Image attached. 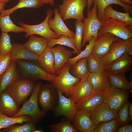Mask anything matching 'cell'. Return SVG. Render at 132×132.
Wrapping results in <instances>:
<instances>
[{
  "instance_id": "52a82bcc",
  "label": "cell",
  "mask_w": 132,
  "mask_h": 132,
  "mask_svg": "<svg viewBox=\"0 0 132 132\" xmlns=\"http://www.w3.org/2000/svg\"><path fill=\"white\" fill-rule=\"evenodd\" d=\"M70 66L67 63L64 66L51 84L57 90L68 96H70L73 86L80 80L70 73Z\"/></svg>"
},
{
  "instance_id": "f35d334b",
  "label": "cell",
  "mask_w": 132,
  "mask_h": 132,
  "mask_svg": "<svg viewBox=\"0 0 132 132\" xmlns=\"http://www.w3.org/2000/svg\"><path fill=\"white\" fill-rule=\"evenodd\" d=\"M96 40L95 37H92L91 39L88 42V44L86 45L85 49L83 50L77 56L69 58L67 63L71 66L75 64L78 60L88 57L91 54Z\"/></svg>"
},
{
  "instance_id": "74e56055",
  "label": "cell",
  "mask_w": 132,
  "mask_h": 132,
  "mask_svg": "<svg viewBox=\"0 0 132 132\" xmlns=\"http://www.w3.org/2000/svg\"><path fill=\"white\" fill-rule=\"evenodd\" d=\"M12 47L10 35L8 33L2 32L0 36V55L10 54Z\"/></svg>"
},
{
  "instance_id": "d6a6232c",
  "label": "cell",
  "mask_w": 132,
  "mask_h": 132,
  "mask_svg": "<svg viewBox=\"0 0 132 132\" xmlns=\"http://www.w3.org/2000/svg\"><path fill=\"white\" fill-rule=\"evenodd\" d=\"M0 28L2 32H9L20 33L25 32V30L22 27L15 24L11 19L10 15H0Z\"/></svg>"
},
{
  "instance_id": "ffe728a7",
  "label": "cell",
  "mask_w": 132,
  "mask_h": 132,
  "mask_svg": "<svg viewBox=\"0 0 132 132\" xmlns=\"http://www.w3.org/2000/svg\"><path fill=\"white\" fill-rule=\"evenodd\" d=\"M51 49L54 58L55 75L57 76L60 70L67 63L73 52L61 45L53 47Z\"/></svg>"
},
{
  "instance_id": "f546056e",
  "label": "cell",
  "mask_w": 132,
  "mask_h": 132,
  "mask_svg": "<svg viewBox=\"0 0 132 132\" xmlns=\"http://www.w3.org/2000/svg\"><path fill=\"white\" fill-rule=\"evenodd\" d=\"M104 15L105 19H116L132 26V18L130 14L128 12L123 13L117 11L113 8L111 5H109L105 8Z\"/></svg>"
},
{
  "instance_id": "f907efd6",
  "label": "cell",
  "mask_w": 132,
  "mask_h": 132,
  "mask_svg": "<svg viewBox=\"0 0 132 132\" xmlns=\"http://www.w3.org/2000/svg\"><path fill=\"white\" fill-rule=\"evenodd\" d=\"M10 0H0V2L5 3H7Z\"/></svg>"
},
{
  "instance_id": "5bb4252c",
  "label": "cell",
  "mask_w": 132,
  "mask_h": 132,
  "mask_svg": "<svg viewBox=\"0 0 132 132\" xmlns=\"http://www.w3.org/2000/svg\"><path fill=\"white\" fill-rule=\"evenodd\" d=\"M104 92L94 90L90 94L76 103L77 110L89 112L93 110L104 102Z\"/></svg>"
},
{
  "instance_id": "484cf974",
  "label": "cell",
  "mask_w": 132,
  "mask_h": 132,
  "mask_svg": "<svg viewBox=\"0 0 132 132\" xmlns=\"http://www.w3.org/2000/svg\"><path fill=\"white\" fill-rule=\"evenodd\" d=\"M93 3L97 6L98 9L97 17L101 22L105 20L104 11L106 7L109 5L115 4L120 5L122 7L126 12L132 15V5L123 3L118 0H93Z\"/></svg>"
},
{
  "instance_id": "e0dca14e",
  "label": "cell",
  "mask_w": 132,
  "mask_h": 132,
  "mask_svg": "<svg viewBox=\"0 0 132 132\" xmlns=\"http://www.w3.org/2000/svg\"><path fill=\"white\" fill-rule=\"evenodd\" d=\"M78 132H93L96 127L90 117L89 112L77 110L72 122Z\"/></svg>"
},
{
  "instance_id": "8992f818",
  "label": "cell",
  "mask_w": 132,
  "mask_h": 132,
  "mask_svg": "<svg viewBox=\"0 0 132 132\" xmlns=\"http://www.w3.org/2000/svg\"><path fill=\"white\" fill-rule=\"evenodd\" d=\"M98 9L97 5L94 4L92 8L88 11L87 17L84 18L83 36L82 42V48L87 42H88L92 37L96 39L98 33L102 23V22L98 17Z\"/></svg>"
},
{
  "instance_id": "3957f363",
  "label": "cell",
  "mask_w": 132,
  "mask_h": 132,
  "mask_svg": "<svg viewBox=\"0 0 132 132\" xmlns=\"http://www.w3.org/2000/svg\"><path fill=\"white\" fill-rule=\"evenodd\" d=\"M87 5V0H63L57 9L63 20L72 19L83 22L84 10Z\"/></svg>"
},
{
  "instance_id": "7c38bea8",
  "label": "cell",
  "mask_w": 132,
  "mask_h": 132,
  "mask_svg": "<svg viewBox=\"0 0 132 132\" xmlns=\"http://www.w3.org/2000/svg\"><path fill=\"white\" fill-rule=\"evenodd\" d=\"M58 94L57 103L53 110L56 116L62 115L72 122L74 117L77 110L76 103L70 97H65L60 91L57 90Z\"/></svg>"
},
{
  "instance_id": "6da1fadb",
  "label": "cell",
  "mask_w": 132,
  "mask_h": 132,
  "mask_svg": "<svg viewBox=\"0 0 132 132\" xmlns=\"http://www.w3.org/2000/svg\"><path fill=\"white\" fill-rule=\"evenodd\" d=\"M16 61L20 77L22 78L34 81L42 80L52 82L56 76L47 72L37 62L20 60Z\"/></svg>"
},
{
  "instance_id": "44dd1931",
  "label": "cell",
  "mask_w": 132,
  "mask_h": 132,
  "mask_svg": "<svg viewBox=\"0 0 132 132\" xmlns=\"http://www.w3.org/2000/svg\"><path fill=\"white\" fill-rule=\"evenodd\" d=\"M19 106L6 91L0 93V112L6 116L12 117L18 111Z\"/></svg>"
},
{
  "instance_id": "277c9868",
  "label": "cell",
  "mask_w": 132,
  "mask_h": 132,
  "mask_svg": "<svg viewBox=\"0 0 132 132\" xmlns=\"http://www.w3.org/2000/svg\"><path fill=\"white\" fill-rule=\"evenodd\" d=\"M109 33L122 39L132 38V26L121 21L112 19H106L102 22L98 36Z\"/></svg>"
},
{
  "instance_id": "60d3db41",
  "label": "cell",
  "mask_w": 132,
  "mask_h": 132,
  "mask_svg": "<svg viewBox=\"0 0 132 132\" xmlns=\"http://www.w3.org/2000/svg\"><path fill=\"white\" fill-rule=\"evenodd\" d=\"M88 66L90 73L97 72L104 69L100 58L90 54L87 57Z\"/></svg>"
},
{
  "instance_id": "f1b7e54d",
  "label": "cell",
  "mask_w": 132,
  "mask_h": 132,
  "mask_svg": "<svg viewBox=\"0 0 132 132\" xmlns=\"http://www.w3.org/2000/svg\"><path fill=\"white\" fill-rule=\"evenodd\" d=\"M45 3L44 0H20L18 3L13 7L7 10L3 9L0 12V15H10L16 10L24 8H37L43 6Z\"/></svg>"
},
{
  "instance_id": "1f68e13d",
  "label": "cell",
  "mask_w": 132,
  "mask_h": 132,
  "mask_svg": "<svg viewBox=\"0 0 132 132\" xmlns=\"http://www.w3.org/2000/svg\"><path fill=\"white\" fill-rule=\"evenodd\" d=\"M33 121V119L27 115L10 117L3 114L0 112V130L14 124H21L24 122Z\"/></svg>"
},
{
  "instance_id": "8fae6325",
  "label": "cell",
  "mask_w": 132,
  "mask_h": 132,
  "mask_svg": "<svg viewBox=\"0 0 132 132\" xmlns=\"http://www.w3.org/2000/svg\"><path fill=\"white\" fill-rule=\"evenodd\" d=\"M132 47V38L127 40L121 39L111 44L109 52L106 55L100 58L104 67L108 65L121 57Z\"/></svg>"
},
{
  "instance_id": "4fadbf2b",
  "label": "cell",
  "mask_w": 132,
  "mask_h": 132,
  "mask_svg": "<svg viewBox=\"0 0 132 132\" xmlns=\"http://www.w3.org/2000/svg\"><path fill=\"white\" fill-rule=\"evenodd\" d=\"M121 39L109 33L99 36L95 42L91 54L99 58H101L108 53L112 43Z\"/></svg>"
},
{
  "instance_id": "ba28073f",
  "label": "cell",
  "mask_w": 132,
  "mask_h": 132,
  "mask_svg": "<svg viewBox=\"0 0 132 132\" xmlns=\"http://www.w3.org/2000/svg\"><path fill=\"white\" fill-rule=\"evenodd\" d=\"M47 16L44 20L41 23L36 25H31L22 22L19 24L25 30V38H27L33 34H37L48 39L59 38L57 34L50 28L48 23L49 19L53 14V11L49 9L46 12Z\"/></svg>"
},
{
  "instance_id": "cb8c5ba5",
  "label": "cell",
  "mask_w": 132,
  "mask_h": 132,
  "mask_svg": "<svg viewBox=\"0 0 132 132\" xmlns=\"http://www.w3.org/2000/svg\"><path fill=\"white\" fill-rule=\"evenodd\" d=\"M10 55L12 61L24 60L37 61L39 56L32 52L23 45L16 43L13 44Z\"/></svg>"
},
{
  "instance_id": "681fc988",
  "label": "cell",
  "mask_w": 132,
  "mask_h": 132,
  "mask_svg": "<svg viewBox=\"0 0 132 132\" xmlns=\"http://www.w3.org/2000/svg\"><path fill=\"white\" fill-rule=\"evenodd\" d=\"M6 4V3L0 2V12L2 10L4 9Z\"/></svg>"
},
{
  "instance_id": "9a60e30c",
  "label": "cell",
  "mask_w": 132,
  "mask_h": 132,
  "mask_svg": "<svg viewBox=\"0 0 132 132\" xmlns=\"http://www.w3.org/2000/svg\"><path fill=\"white\" fill-rule=\"evenodd\" d=\"M118 112L111 109L103 102L97 108L89 112L90 119L96 126L100 122L118 118Z\"/></svg>"
},
{
  "instance_id": "ee69618b",
  "label": "cell",
  "mask_w": 132,
  "mask_h": 132,
  "mask_svg": "<svg viewBox=\"0 0 132 132\" xmlns=\"http://www.w3.org/2000/svg\"><path fill=\"white\" fill-rule=\"evenodd\" d=\"M116 132H132V124L129 123L121 125Z\"/></svg>"
},
{
  "instance_id": "e575fe53",
  "label": "cell",
  "mask_w": 132,
  "mask_h": 132,
  "mask_svg": "<svg viewBox=\"0 0 132 132\" xmlns=\"http://www.w3.org/2000/svg\"><path fill=\"white\" fill-rule=\"evenodd\" d=\"M71 121L66 118L62 119L60 122L49 125L51 132H77V130Z\"/></svg>"
},
{
  "instance_id": "5b68a950",
  "label": "cell",
  "mask_w": 132,
  "mask_h": 132,
  "mask_svg": "<svg viewBox=\"0 0 132 132\" xmlns=\"http://www.w3.org/2000/svg\"><path fill=\"white\" fill-rule=\"evenodd\" d=\"M36 84L35 81L20 77L5 91L20 106L31 94Z\"/></svg>"
},
{
  "instance_id": "9c48e42d",
  "label": "cell",
  "mask_w": 132,
  "mask_h": 132,
  "mask_svg": "<svg viewBox=\"0 0 132 132\" xmlns=\"http://www.w3.org/2000/svg\"><path fill=\"white\" fill-rule=\"evenodd\" d=\"M51 84H46L41 86L38 92V100L42 110L46 113L53 110L56 105V99L58 97Z\"/></svg>"
},
{
  "instance_id": "d6986e66",
  "label": "cell",
  "mask_w": 132,
  "mask_h": 132,
  "mask_svg": "<svg viewBox=\"0 0 132 132\" xmlns=\"http://www.w3.org/2000/svg\"><path fill=\"white\" fill-rule=\"evenodd\" d=\"M94 90L87 77H85L80 79L73 86L70 96L76 103L90 94Z\"/></svg>"
},
{
  "instance_id": "ac0fdd59",
  "label": "cell",
  "mask_w": 132,
  "mask_h": 132,
  "mask_svg": "<svg viewBox=\"0 0 132 132\" xmlns=\"http://www.w3.org/2000/svg\"><path fill=\"white\" fill-rule=\"evenodd\" d=\"M54 16L53 18H50L48 23L50 29L54 32L59 37L63 35L69 37L74 38L75 33L70 30L66 25L59 13L57 8H54Z\"/></svg>"
},
{
  "instance_id": "7bdbcfd3",
  "label": "cell",
  "mask_w": 132,
  "mask_h": 132,
  "mask_svg": "<svg viewBox=\"0 0 132 132\" xmlns=\"http://www.w3.org/2000/svg\"><path fill=\"white\" fill-rule=\"evenodd\" d=\"M12 61L10 54L0 55V77L8 69Z\"/></svg>"
},
{
  "instance_id": "bcb514c9",
  "label": "cell",
  "mask_w": 132,
  "mask_h": 132,
  "mask_svg": "<svg viewBox=\"0 0 132 132\" xmlns=\"http://www.w3.org/2000/svg\"><path fill=\"white\" fill-rule=\"evenodd\" d=\"M121 2L126 4L132 5V0H118Z\"/></svg>"
},
{
  "instance_id": "f5cc1de1",
  "label": "cell",
  "mask_w": 132,
  "mask_h": 132,
  "mask_svg": "<svg viewBox=\"0 0 132 132\" xmlns=\"http://www.w3.org/2000/svg\"></svg>"
},
{
  "instance_id": "7402d4cb",
  "label": "cell",
  "mask_w": 132,
  "mask_h": 132,
  "mask_svg": "<svg viewBox=\"0 0 132 132\" xmlns=\"http://www.w3.org/2000/svg\"><path fill=\"white\" fill-rule=\"evenodd\" d=\"M87 78L95 90L104 92L111 86L107 73L104 69L96 73H90Z\"/></svg>"
},
{
  "instance_id": "c3c4849f",
  "label": "cell",
  "mask_w": 132,
  "mask_h": 132,
  "mask_svg": "<svg viewBox=\"0 0 132 132\" xmlns=\"http://www.w3.org/2000/svg\"><path fill=\"white\" fill-rule=\"evenodd\" d=\"M45 3H49L50 5H53L54 4L53 0H44Z\"/></svg>"
},
{
  "instance_id": "8d00e7d4",
  "label": "cell",
  "mask_w": 132,
  "mask_h": 132,
  "mask_svg": "<svg viewBox=\"0 0 132 132\" xmlns=\"http://www.w3.org/2000/svg\"><path fill=\"white\" fill-rule=\"evenodd\" d=\"M35 124L33 121L20 125L14 124L1 129L0 132H35Z\"/></svg>"
},
{
  "instance_id": "816d5d0a",
  "label": "cell",
  "mask_w": 132,
  "mask_h": 132,
  "mask_svg": "<svg viewBox=\"0 0 132 132\" xmlns=\"http://www.w3.org/2000/svg\"><path fill=\"white\" fill-rule=\"evenodd\" d=\"M43 131L42 130H36L35 132H43Z\"/></svg>"
},
{
  "instance_id": "d4e9b609",
  "label": "cell",
  "mask_w": 132,
  "mask_h": 132,
  "mask_svg": "<svg viewBox=\"0 0 132 132\" xmlns=\"http://www.w3.org/2000/svg\"><path fill=\"white\" fill-rule=\"evenodd\" d=\"M29 37L28 41L23 45L29 51L39 56L48 46V39L43 37H38L34 34Z\"/></svg>"
},
{
  "instance_id": "d590c367",
  "label": "cell",
  "mask_w": 132,
  "mask_h": 132,
  "mask_svg": "<svg viewBox=\"0 0 132 132\" xmlns=\"http://www.w3.org/2000/svg\"><path fill=\"white\" fill-rule=\"evenodd\" d=\"M121 125L118 118L99 123L94 129L93 132H115Z\"/></svg>"
},
{
  "instance_id": "7dc6e473",
  "label": "cell",
  "mask_w": 132,
  "mask_h": 132,
  "mask_svg": "<svg viewBox=\"0 0 132 132\" xmlns=\"http://www.w3.org/2000/svg\"><path fill=\"white\" fill-rule=\"evenodd\" d=\"M87 10L88 11L90 10L92 5L93 4V0H87Z\"/></svg>"
},
{
  "instance_id": "f6af8a7d",
  "label": "cell",
  "mask_w": 132,
  "mask_h": 132,
  "mask_svg": "<svg viewBox=\"0 0 132 132\" xmlns=\"http://www.w3.org/2000/svg\"><path fill=\"white\" fill-rule=\"evenodd\" d=\"M129 120L131 122L132 120V103L130 102L129 104Z\"/></svg>"
},
{
  "instance_id": "ab89813d",
  "label": "cell",
  "mask_w": 132,
  "mask_h": 132,
  "mask_svg": "<svg viewBox=\"0 0 132 132\" xmlns=\"http://www.w3.org/2000/svg\"><path fill=\"white\" fill-rule=\"evenodd\" d=\"M75 25L76 33L74 40L76 48L80 53L82 51L81 45L83 36V22L76 20L75 22Z\"/></svg>"
},
{
  "instance_id": "2e32d148",
  "label": "cell",
  "mask_w": 132,
  "mask_h": 132,
  "mask_svg": "<svg viewBox=\"0 0 132 132\" xmlns=\"http://www.w3.org/2000/svg\"><path fill=\"white\" fill-rule=\"evenodd\" d=\"M132 57L126 52L110 65L104 67L107 73H125L131 70Z\"/></svg>"
},
{
  "instance_id": "4316f807",
  "label": "cell",
  "mask_w": 132,
  "mask_h": 132,
  "mask_svg": "<svg viewBox=\"0 0 132 132\" xmlns=\"http://www.w3.org/2000/svg\"><path fill=\"white\" fill-rule=\"evenodd\" d=\"M37 62L47 72L50 74L55 75L54 58L51 48L48 46L44 52L39 56Z\"/></svg>"
},
{
  "instance_id": "603a6c76",
  "label": "cell",
  "mask_w": 132,
  "mask_h": 132,
  "mask_svg": "<svg viewBox=\"0 0 132 132\" xmlns=\"http://www.w3.org/2000/svg\"><path fill=\"white\" fill-rule=\"evenodd\" d=\"M20 77L16 61H12L8 69L0 77V93L7 89Z\"/></svg>"
},
{
  "instance_id": "b9f144b4",
  "label": "cell",
  "mask_w": 132,
  "mask_h": 132,
  "mask_svg": "<svg viewBox=\"0 0 132 132\" xmlns=\"http://www.w3.org/2000/svg\"><path fill=\"white\" fill-rule=\"evenodd\" d=\"M129 102L128 100L118 111V119L121 125L129 123L130 122L129 113Z\"/></svg>"
},
{
  "instance_id": "7a4b0ae2",
  "label": "cell",
  "mask_w": 132,
  "mask_h": 132,
  "mask_svg": "<svg viewBox=\"0 0 132 132\" xmlns=\"http://www.w3.org/2000/svg\"><path fill=\"white\" fill-rule=\"evenodd\" d=\"M42 85V83L40 82L36 84L30 97L24 102L21 108L12 117L27 115L31 117L36 123L44 117L45 113L40 109L38 103V93Z\"/></svg>"
},
{
  "instance_id": "83f0119b",
  "label": "cell",
  "mask_w": 132,
  "mask_h": 132,
  "mask_svg": "<svg viewBox=\"0 0 132 132\" xmlns=\"http://www.w3.org/2000/svg\"><path fill=\"white\" fill-rule=\"evenodd\" d=\"M111 86L132 92V82L126 79L125 73H107Z\"/></svg>"
},
{
  "instance_id": "4dcf8cb0",
  "label": "cell",
  "mask_w": 132,
  "mask_h": 132,
  "mask_svg": "<svg viewBox=\"0 0 132 132\" xmlns=\"http://www.w3.org/2000/svg\"><path fill=\"white\" fill-rule=\"evenodd\" d=\"M69 71L73 76L80 79L87 77L90 72L88 68L87 58L81 59L71 66Z\"/></svg>"
},
{
  "instance_id": "836d02e7",
  "label": "cell",
  "mask_w": 132,
  "mask_h": 132,
  "mask_svg": "<svg viewBox=\"0 0 132 132\" xmlns=\"http://www.w3.org/2000/svg\"><path fill=\"white\" fill-rule=\"evenodd\" d=\"M56 44L65 45L72 49L74 53L77 55L79 52L76 48L74 38H70L65 35H62L58 38L48 39V46L51 48Z\"/></svg>"
},
{
  "instance_id": "30bf717a",
  "label": "cell",
  "mask_w": 132,
  "mask_h": 132,
  "mask_svg": "<svg viewBox=\"0 0 132 132\" xmlns=\"http://www.w3.org/2000/svg\"><path fill=\"white\" fill-rule=\"evenodd\" d=\"M129 92L111 86L104 92V102L111 109L118 111L128 100Z\"/></svg>"
}]
</instances>
